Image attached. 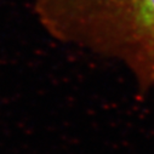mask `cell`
I'll return each mask as SVG.
<instances>
[{"label": "cell", "instance_id": "cell-1", "mask_svg": "<svg viewBox=\"0 0 154 154\" xmlns=\"http://www.w3.org/2000/svg\"><path fill=\"white\" fill-rule=\"evenodd\" d=\"M55 39L120 62L142 90L154 86V0H35Z\"/></svg>", "mask_w": 154, "mask_h": 154}]
</instances>
